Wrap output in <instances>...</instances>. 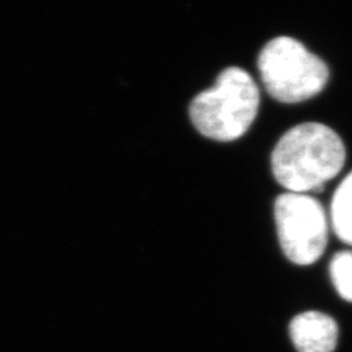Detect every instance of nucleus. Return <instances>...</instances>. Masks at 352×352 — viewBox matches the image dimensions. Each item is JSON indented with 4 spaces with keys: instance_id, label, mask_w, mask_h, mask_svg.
Instances as JSON below:
<instances>
[{
    "instance_id": "1",
    "label": "nucleus",
    "mask_w": 352,
    "mask_h": 352,
    "mask_svg": "<svg viewBox=\"0 0 352 352\" xmlns=\"http://www.w3.org/2000/svg\"><path fill=\"white\" fill-rule=\"evenodd\" d=\"M346 161L340 135L321 123L292 126L278 141L272 154L278 183L294 193L322 188L338 175Z\"/></svg>"
},
{
    "instance_id": "2",
    "label": "nucleus",
    "mask_w": 352,
    "mask_h": 352,
    "mask_svg": "<svg viewBox=\"0 0 352 352\" xmlns=\"http://www.w3.org/2000/svg\"><path fill=\"white\" fill-rule=\"evenodd\" d=\"M260 107V90L251 75L228 67L213 88L195 97L189 115L202 136L215 141L240 139L254 122Z\"/></svg>"
},
{
    "instance_id": "3",
    "label": "nucleus",
    "mask_w": 352,
    "mask_h": 352,
    "mask_svg": "<svg viewBox=\"0 0 352 352\" xmlns=\"http://www.w3.org/2000/svg\"><path fill=\"white\" fill-rule=\"evenodd\" d=\"M258 69L266 91L289 104L315 97L329 81L325 62L291 37L267 42L258 56Z\"/></svg>"
},
{
    "instance_id": "4",
    "label": "nucleus",
    "mask_w": 352,
    "mask_h": 352,
    "mask_svg": "<svg viewBox=\"0 0 352 352\" xmlns=\"http://www.w3.org/2000/svg\"><path fill=\"white\" fill-rule=\"evenodd\" d=\"M278 238L289 261L316 263L327 244V217L322 205L307 193L287 192L274 205Z\"/></svg>"
},
{
    "instance_id": "5",
    "label": "nucleus",
    "mask_w": 352,
    "mask_h": 352,
    "mask_svg": "<svg viewBox=\"0 0 352 352\" xmlns=\"http://www.w3.org/2000/svg\"><path fill=\"white\" fill-rule=\"evenodd\" d=\"M291 340L299 352H333L338 342V327L330 316L304 312L289 325Z\"/></svg>"
},
{
    "instance_id": "6",
    "label": "nucleus",
    "mask_w": 352,
    "mask_h": 352,
    "mask_svg": "<svg viewBox=\"0 0 352 352\" xmlns=\"http://www.w3.org/2000/svg\"><path fill=\"white\" fill-rule=\"evenodd\" d=\"M330 217L337 236L352 245V173L337 189L331 201Z\"/></svg>"
},
{
    "instance_id": "7",
    "label": "nucleus",
    "mask_w": 352,
    "mask_h": 352,
    "mask_svg": "<svg viewBox=\"0 0 352 352\" xmlns=\"http://www.w3.org/2000/svg\"><path fill=\"white\" fill-rule=\"evenodd\" d=\"M330 276L340 296L352 302V252H340L331 260Z\"/></svg>"
}]
</instances>
